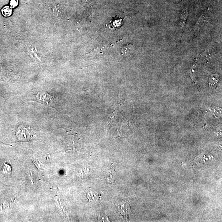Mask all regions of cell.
Returning a JSON list of instances; mask_svg holds the SVG:
<instances>
[{"mask_svg": "<svg viewBox=\"0 0 222 222\" xmlns=\"http://www.w3.org/2000/svg\"><path fill=\"white\" fill-rule=\"evenodd\" d=\"M18 3V0H12L10 2V5L12 6L13 8H15L17 6Z\"/></svg>", "mask_w": 222, "mask_h": 222, "instance_id": "7", "label": "cell"}, {"mask_svg": "<svg viewBox=\"0 0 222 222\" xmlns=\"http://www.w3.org/2000/svg\"><path fill=\"white\" fill-rule=\"evenodd\" d=\"M134 51V47L132 44H128L123 47L121 50V53L122 55L128 57L130 56Z\"/></svg>", "mask_w": 222, "mask_h": 222, "instance_id": "4", "label": "cell"}, {"mask_svg": "<svg viewBox=\"0 0 222 222\" xmlns=\"http://www.w3.org/2000/svg\"><path fill=\"white\" fill-rule=\"evenodd\" d=\"M12 11V10L11 8L8 6L5 7L2 10V14L5 17L10 16L11 15Z\"/></svg>", "mask_w": 222, "mask_h": 222, "instance_id": "6", "label": "cell"}, {"mask_svg": "<svg viewBox=\"0 0 222 222\" xmlns=\"http://www.w3.org/2000/svg\"><path fill=\"white\" fill-rule=\"evenodd\" d=\"M87 197L89 201L93 203L97 202L100 197H99V194L93 190H91L88 191Z\"/></svg>", "mask_w": 222, "mask_h": 222, "instance_id": "3", "label": "cell"}, {"mask_svg": "<svg viewBox=\"0 0 222 222\" xmlns=\"http://www.w3.org/2000/svg\"><path fill=\"white\" fill-rule=\"evenodd\" d=\"M116 176L115 172L114 170L111 169L106 174V179L109 183H113Z\"/></svg>", "mask_w": 222, "mask_h": 222, "instance_id": "5", "label": "cell"}, {"mask_svg": "<svg viewBox=\"0 0 222 222\" xmlns=\"http://www.w3.org/2000/svg\"><path fill=\"white\" fill-rule=\"evenodd\" d=\"M17 135L21 141H28L33 139L35 133L31 128L21 127L17 130Z\"/></svg>", "mask_w": 222, "mask_h": 222, "instance_id": "1", "label": "cell"}, {"mask_svg": "<svg viewBox=\"0 0 222 222\" xmlns=\"http://www.w3.org/2000/svg\"><path fill=\"white\" fill-rule=\"evenodd\" d=\"M36 98L38 101L47 106L51 105L53 102V99L51 96L45 92H39L36 95Z\"/></svg>", "mask_w": 222, "mask_h": 222, "instance_id": "2", "label": "cell"}]
</instances>
